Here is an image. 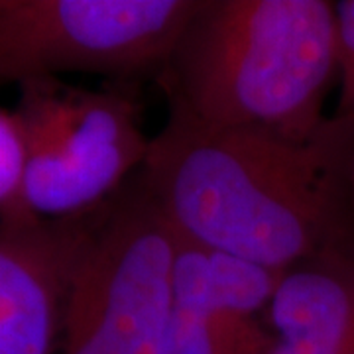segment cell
I'll list each match as a JSON object with an SVG mask.
<instances>
[{"label":"cell","instance_id":"cell-1","mask_svg":"<svg viewBox=\"0 0 354 354\" xmlns=\"http://www.w3.org/2000/svg\"><path fill=\"white\" fill-rule=\"evenodd\" d=\"M354 118L307 136L167 111L138 169L181 241L274 272L354 244Z\"/></svg>","mask_w":354,"mask_h":354},{"label":"cell","instance_id":"cell-2","mask_svg":"<svg viewBox=\"0 0 354 354\" xmlns=\"http://www.w3.org/2000/svg\"><path fill=\"white\" fill-rule=\"evenodd\" d=\"M337 79L335 2L197 0L156 83L203 124L307 136Z\"/></svg>","mask_w":354,"mask_h":354},{"label":"cell","instance_id":"cell-3","mask_svg":"<svg viewBox=\"0 0 354 354\" xmlns=\"http://www.w3.org/2000/svg\"><path fill=\"white\" fill-rule=\"evenodd\" d=\"M176 252L138 171L81 215L57 354H165Z\"/></svg>","mask_w":354,"mask_h":354},{"label":"cell","instance_id":"cell-4","mask_svg":"<svg viewBox=\"0 0 354 354\" xmlns=\"http://www.w3.org/2000/svg\"><path fill=\"white\" fill-rule=\"evenodd\" d=\"M26 201L39 218L91 213L122 189L150 148L132 85L102 88L38 79L18 87Z\"/></svg>","mask_w":354,"mask_h":354},{"label":"cell","instance_id":"cell-5","mask_svg":"<svg viewBox=\"0 0 354 354\" xmlns=\"http://www.w3.org/2000/svg\"><path fill=\"white\" fill-rule=\"evenodd\" d=\"M197 0H0V88L64 73L156 81Z\"/></svg>","mask_w":354,"mask_h":354},{"label":"cell","instance_id":"cell-6","mask_svg":"<svg viewBox=\"0 0 354 354\" xmlns=\"http://www.w3.org/2000/svg\"><path fill=\"white\" fill-rule=\"evenodd\" d=\"M81 216L0 223V354H57Z\"/></svg>","mask_w":354,"mask_h":354},{"label":"cell","instance_id":"cell-7","mask_svg":"<svg viewBox=\"0 0 354 354\" xmlns=\"http://www.w3.org/2000/svg\"><path fill=\"white\" fill-rule=\"evenodd\" d=\"M268 323V354H354V244L283 272Z\"/></svg>","mask_w":354,"mask_h":354},{"label":"cell","instance_id":"cell-8","mask_svg":"<svg viewBox=\"0 0 354 354\" xmlns=\"http://www.w3.org/2000/svg\"><path fill=\"white\" fill-rule=\"evenodd\" d=\"M201 246L177 236L165 354H268L276 341L268 317L216 301Z\"/></svg>","mask_w":354,"mask_h":354},{"label":"cell","instance_id":"cell-9","mask_svg":"<svg viewBox=\"0 0 354 354\" xmlns=\"http://www.w3.org/2000/svg\"><path fill=\"white\" fill-rule=\"evenodd\" d=\"M26 201V148L14 111L0 109V223L38 221Z\"/></svg>","mask_w":354,"mask_h":354},{"label":"cell","instance_id":"cell-10","mask_svg":"<svg viewBox=\"0 0 354 354\" xmlns=\"http://www.w3.org/2000/svg\"><path fill=\"white\" fill-rule=\"evenodd\" d=\"M335 39L339 67V109H344L354 97V0L335 2Z\"/></svg>","mask_w":354,"mask_h":354},{"label":"cell","instance_id":"cell-11","mask_svg":"<svg viewBox=\"0 0 354 354\" xmlns=\"http://www.w3.org/2000/svg\"><path fill=\"white\" fill-rule=\"evenodd\" d=\"M337 113H339V114H348V116H353V118H354V97L351 99V102H348V104H346L344 109L337 111Z\"/></svg>","mask_w":354,"mask_h":354},{"label":"cell","instance_id":"cell-12","mask_svg":"<svg viewBox=\"0 0 354 354\" xmlns=\"http://www.w3.org/2000/svg\"><path fill=\"white\" fill-rule=\"evenodd\" d=\"M353 209H354V165H353Z\"/></svg>","mask_w":354,"mask_h":354}]
</instances>
